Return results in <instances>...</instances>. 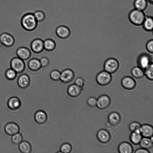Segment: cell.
Listing matches in <instances>:
<instances>
[{
    "instance_id": "cell-10",
    "label": "cell",
    "mask_w": 153,
    "mask_h": 153,
    "mask_svg": "<svg viewBox=\"0 0 153 153\" xmlns=\"http://www.w3.org/2000/svg\"><path fill=\"white\" fill-rule=\"evenodd\" d=\"M111 102V100L109 96L105 94L102 95L97 99L96 106L100 110H105L108 107Z\"/></svg>"
},
{
    "instance_id": "cell-39",
    "label": "cell",
    "mask_w": 153,
    "mask_h": 153,
    "mask_svg": "<svg viewBox=\"0 0 153 153\" xmlns=\"http://www.w3.org/2000/svg\"><path fill=\"white\" fill-rule=\"evenodd\" d=\"M39 59L40 60L42 68H46L50 64V60L49 59L45 56H43Z\"/></svg>"
},
{
    "instance_id": "cell-30",
    "label": "cell",
    "mask_w": 153,
    "mask_h": 153,
    "mask_svg": "<svg viewBox=\"0 0 153 153\" xmlns=\"http://www.w3.org/2000/svg\"><path fill=\"white\" fill-rule=\"evenodd\" d=\"M132 75L137 79L143 78L144 75V70L139 66L134 67L131 70Z\"/></svg>"
},
{
    "instance_id": "cell-27",
    "label": "cell",
    "mask_w": 153,
    "mask_h": 153,
    "mask_svg": "<svg viewBox=\"0 0 153 153\" xmlns=\"http://www.w3.org/2000/svg\"><path fill=\"white\" fill-rule=\"evenodd\" d=\"M19 149L22 153H30L31 152L32 148L30 143L27 141H22L19 145Z\"/></svg>"
},
{
    "instance_id": "cell-35",
    "label": "cell",
    "mask_w": 153,
    "mask_h": 153,
    "mask_svg": "<svg viewBox=\"0 0 153 153\" xmlns=\"http://www.w3.org/2000/svg\"><path fill=\"white\" fill-rule=\"evenodd\" d=\"M12 136L11 141L15 145H19L22 141V136L21 134L19 133Z\"/></svg>"
},
{
    "instance_id": "cell-43",
    "label": "cell",
    "mask_w": 153,
    "mask_h": 153,
    "mask_svg": "<svg viewBox=\"0 0 153 153\" xmlns=\"http://www.w3.org/2000/svg\"><path fill=\"white\" fill-rule=\"evenodd\" d=\"M105 126L106 128L108 129H111L113 126L108 122L106 123L105 124Z\"/></svg>"
},
{
    "instance_id": "cell-42",
    "label": "cell",
    "mask_w": 153,
    "mask_h": 153,
    "mask_svg": "<svg viewBox=\"0 0 153 153\" xmlns=\"http://www.w3.org/2000/svg\"><path fill=\"white\" fill-rule=\"evenodd\" d=\"M134 152L135 153H149L150 152L148 150L141 147L136 149Z\"/></svg>"
},
{
    "instance_id": "cell-1",
    "label": "cell",
    "mask_w": 153,
    "mask_h": 153,
    "mask_svg": "<svg viewBox=\"0 0 153 153\" xmlns=\"http://www.w3.org/2000/svg\"><path fill=\"white\" fill-rule=\"evenodd\" d=\"M38 22L36 19L33 13H28L22 16L21 24L23 28L28 32H32L38 27Z\"/></svg>"
},
{
    "instance_id": "cell-19",
    "label": "cell",
    "mask_w": 153,
    "mask_h": 153,
    "mask_svg": "<svg viewBox=\"0 0 153 153\" xmlns=\"http://www.w3.org/2000/svg\"><path fill=\"white\" fill-rule=\"evenodd\" d=\"M21 102L17 97H13L10 98L7 102L8 108L11 110L15 111L19 109L21 106Z\"/></svg>"
},
{
    "instance_id": "cell-16",
    "label": "cell",
    "mask_w": 153,
    "mask_h": 153,
    "mask_svg": "<svg viewBox=\"0 0 153 153\" xmlns=\"http://www.w3.org/2000/svg\"><path fill=\"white\" fill-rule=\"evenodd\" d=\"M4 130L5 133L8 135H13L19 132L20 128L19 126L16 123L10 122L5 126Z\"/></svg>"
},
{
    "instance_id": "cell-22",
    "label": "cell",
    "mask_w": 153,
    "mask_h": 153,
    "mask_svg": "<svg viewBox=\"0 0 153 153\" xmlns=\"http://www.w3.org/2000/svg\"><path fill=\"white\" fill-rule=\"evenodd\" d=\"M108 122L113 126L118 125L120 122L121 117L118 112L113 111L110 113L108 117Z\"/></svg>"
},
{
    "instance_id": "cell-29",
    "label": "cell",
    "mask_w": 153,
    "mask_h": 153,
    "mask_svg": "<svg viewBox=\"0 0 153 153\" xmlns=\"http://www.w3.org/2000/svg\"><path fill=\"white\" fill-rule=\"evenodd\" d=\"M144 29L146 31H150L153 28V20L151 16H146L142 24Z\"/></svg>"
},
{
    "instance_id": "cell-2",
    "label": "cell",
    "mask_w": 153,
    "mask_h": 153,
    "mask_svg": "<svg viewBox=\"0 0 153 153\" xmlns=\"http://www.w3.org/2000/svg\"><path fill=\"white\" fill-rule=\"evenodd\" d=\"M146 16L143 11L135 8L131 11L128 16L130 22L133 25L138 26L142 25Z\"/></svg>"
},
{
    "instance_id": "cell-40",
    "label": "cell",
    "mask_w": 153,
    "mask_h": 153,
    "mask_svg": "<svg viewBox=\"0 0 153 153\" xmlns=\"http://www.w3.org/2000/svg\"><path fill=\"white\" fill-rule=\"evenodd\" d=\"M97 99L94 97H91L87 100V103L90 107L94 108L96 106Z\"/></svg>"
},
{
    "instance_id": "cell-37",
    "label": "cell",
    "mask_w": 153,
    "mask_h": 153,
    "mask_svg": "<svg viewBox=\"0 0 153 153\" xmlns=\"http://www.w3.org/2000/svg\"><path fill=\"white\" fill-rule=\"evenodd\" d=\"M141 126L140 124L137 122L134 121L131 122L129 125L128 128L131 132L140 130Z\"/></svg>"
},
{
    "instance_id": "cell-45",
    "label": "cell",
    "mask_w": 153,
    "mask_h": 153,
    "mask_svg": "<svg viewBox=\"0 0 153 153\" xmlns=\"http://www.w3.org/2000/svg\"><path fill=\"white\" fill-rule=\"evenodd\" d=\"M3 46L0 40V48H1Z\"/></svg>"
},
{
    "instance_id": "cell-25",
    "label": "cell",
    "mask_w": 153,
    "mask_h": 153,
    "mask_svg": "<svg viewBox=\"0 0 153 153\" xmlns=\"http://www.w3.org/2000/svg\"><path fill=\"white\" fill-rule=\"evenodd\" d=\"M44 50L48 51L54 50L56 45L55 41L51 38H48L43 40Z\"/></svg>"
},
{
    "instance_id": "cell-23",
    "label": "cell",
    "mask_w": 153,
    "mask_h": 153,
    "mask_svg": "<svg viewBox=\"0 0 153 153\" xmlns=\"http://www.w3.org/2000/svg\"><path fill=\"white\" fill-rule=\"evenodd\" d=\"M118 150L120 153H132L133 152L132 146L129 143L126 142L121 143L118 146Z\"/></svg>"
},
{
    "instance_id": "cell-12",
    "label": "cell",
    "mask_w": 153,
    "mask_h": 153,
    "mask_svg": "<svg viewBox=\"0 0 153 153\" xmlns=\"http://www.w3.org/2000/svg\"><path fill=\"white\" fill-rule=\"evenodd\" d=\"M31 79L28 74H23L20 75L17 79V84L20 88L25 89L30 86Z\"/></svg>"
},
{
    "instance_id": "cell-18",
    "label": "cell",
    "mask_w": 153,
    "mask_h": 153,
    "mask_svg": "<svg viewBox=\"0 0 153 153\" xmlns=\"http://www.w3.org/2000/svg\"><path fill=\"white\" fill-rule=\"evenodd\" d=\"M48 118L47 113L42 110L38 111L34 115V119L35 122L39 125L45 123L47 121Z\"/></svg>"
},
{
    "instance_id": "cell-38",
    "label": "cell",
    "mask_w": 153,
    "mask_h": 153,
    "mask_svg": "<svg viewBox=\"0 0 153 153\" xmlns=\"http://www.w3.org/2000/svg\"><path fill=\"white\" fill-rule=\"evenodd\" d=\"M75 79L74 83L80 87L83 91L85 86V81L84 79L81 76L77 77Z\"/></svg>"
},
{
    "instance_id": "cell-32",
    "label": "cell",
    "mask_w": 153,
    "mask_h": 153,
    "mask_svg": "<svg viewBox=\"0 0 153 153\" xmlns=\"http://www.w3.org/2000/svg\"><path fill=\"white\" fill-rule=\"evenodd\" d=\"M33 14L38 22H41L45 20L46 18L45 14L44 12L41 10L35 11Z\"/></svg>"
},
{
    "instance_id": "cell-41",
    "label": "cell",
    "mask_w": 153,
    "mask_h": 153,
    "mask_svg": "<svg viewBox=\"0 0 153 153\" xmlns=\"http://www.w3.org/2000/svg\"><path fill=\"white\" fill-rule=\"evenodd\" d=\"M146 47L147 50L150 53L153 52V40L152 39L149 40L147 43Z\"/></svg>"
},
{
    "instance_id": "cell-21",
    "label": "cell",
    "mask_w": 153,
    "mask_h": 153,
    "mask_svg": "<svg viewBox=\"0 0 153 153\" xmlns=\"http://www.w3.org/2000/svg\"><path fill=\"white\" fill-rule=\"evenodd\" d=\"M140 131L143 137L150 138L153 136V127L149 124H143L141 125Z\"/></svg>"
},
{
    "instance_id": "cell-11",
    "label": "cell",
    "mask_w": 153,
    "mask_h": 153,
    "mask_svg": "<svg viewBox=\"0 0 153 153\" xmlns=\"http://www.w3.org/2000/svg\"><path fill=\"white\" fill-rule=\"evenodd\" d=\"M55 33L59 38L65 39L70 36L71 31L70 28L67 26L61 25L57 27L55 30Z\"/></svg>"
},
{
    "instance_id": "cell-14",
    "label": "cell",
    "mask_w": 153,
    "mask_h": 153,
    "mask_svg": "<svg viewBox=\"0 0 153 153\" xmlns=\"http://www.w3.org/2000/svg\"><path fill=\"white\" fill-rule=\"evenodd\" d=\"M121 84L122 87L127 90H131L136 87V83L135 80L130 76H126L122 79Z\"/></svg>"
},
{
    "instance_id": "cell-17",
    "label": "cell",
    "mask_w": 153,
    "mask_h": 153,
    "mask_svg": "<svg viewBox=\"0 0 153 153\" xmlns=\"http://www.w3.org/2000/svg\"><path fill=\"white\" fill-rule=\"evenodd\" d=\"M82 88L75 83L70 85L67 89V92L68 95L73 98L79 97L81 94Z\"/></svg>"
},
{
    "instance_id": "cell-34",
    "label": "cell",
    "mask_w": 153,
    "mask_h": 153,
    "mask_svg": "<svg viewBox=\"0 0 153 153\" xmlns=\"http://www.w3.org/2000/svg\"><path fill=\"white\" fill-rule=\"evenodd\" d=\"M61 72L56 69H52L50 73V76L52 80L58 81L60 80Z\"/></svg>"
},
{
    "instance_id": "cell-6",
    "label": "cell",
    "mask_w": 153,
    "mask_h": 153,
    "mask_svg": "<svg viewBox=\"0 0 153 153\" xmlns=\"http://www.w3.org/2000/svg\"><path fill=\"white\" fill-rule=\"evenodd\" d=\"M75 77L74 71L69 68H65L61 71L60 80L64 84H68L73 81Z\"/></svg>"
},
{
    "instance_id": "cell-33",
    "label": "cell",
    "mask_w": 153,
    "mask_h": 153,
    "mask_svg": "<svg viewBox=\"0 0 153 153\" xmlns=\"http://www.w3.org/2000/svg\"><path fill=\"white\" fill-rule=\"evenodd\" d=\"M144 75L149 80H153V64L152 63L148 67L144 70Z\"/></svg>"
},
{
    "instance_id": "cell-28",
    "label": "cell",
    "mask_w": 153,
    "mask_h": 153,
    "mask_svg": "<svg viewBox=\"0 0 153 153\" xmlns=\"http://www.w3.org/2000/svg\"><path fill=\"white\" fill-rule=\"evenodd\" d=\"M134 6L135 9L144 11L148 7V1L147 0H134Z\"/></svg>"
},
{
    "instance_id": "cell-5",
    "label": "cell",
    "mask_w": 153,
    "mask_h": 153,
    "mask_svg": "<svg viewBox=\"0 0 153 153\" xmlns=\"http://www.w3.org/2000/svg\"><path fill=\"white\" fill-rule=\"evenodd\" d=\"M119 67V64L116 59L111 58L107 59L105 62L104 70L111 74L115 73L117 71Z\"/></svg>"
},
{
    "instance_id": "cell-4",
    "label": "cell",
    "mask_w": 153,
    "mask_h": 153,
    "mask_svg": "<svg viewBox=\"0 0 153 153\" xmlns=\"http://www.w3.org/2000/svg\"><path fill=\"white\" fill-rule=\"evenodd\" d=\"M112 80V76L111 74L105 70L98 73L96 77L97 82L102 86L108 85L111 82Z\"/></svg>"
},
{
    "instance_id": "cell-36",
    "label": "cell",
    "mask_w": 153,
    "mask_h": 153,
    "mask_svg": "<svg viewBox=\"0 0 153 153\" xmlns=\"http://www.w3.org/2000/svg\"><path fill=\"white\" fill-rule=\"evenodd\" d=\"M72 146L68 143H64L60 147V151L62 153H70L72 150Z\"/></svg>"
},
{
    "instance_id": "cell-26",
    "label": "cell",
    "mask_w": 153,
    "mask_h": 153,
    "mask_svg": "<svg viewBox=\"0 0 153 153\" xmlns=\"http://www.w3.org/2000/svg\"><path fill=\"white\" fill-rule=\"evenodd\" d=\"M153 137L150 138L142 137L139 144L142 148L148 150L153 147Z\"/></svg>"
},
{
    "instance_id": "cell-9",
    "label": "cell",
    "mask_w": 153,
    "mask_h": 153,
    "mask_svg": "<svg viewBox=\"0 0 153 153\" xmlns=\"http://www.w3.org/2000/svg\"><path fill=\"white\" fill-rule=\"evenodd\" d=\"M0 40L3 46L7 48L13 46L15 43L14 37L7 33H3L0 35Z\"/></svg>"
},
{
    "instance_id": "cell-8",
    "label": "cell",
    "mask_w": 153,
    "mask_h": 153,
    "mask_svg": "<svg viewBox=\"0 0 153 153\" xmlns=\"http://www.w3.org/2000/svg\"><path fill=\"white\" fill-rule=\"evenodd\" d=\"M30 48L33 53H42L44 50L43 40L39 38H35L30 43Z\"/></svg>"
},
{
    "instance_id": "cell-44",
    "label": "cell",
    "mask_w": 153,
    "mask_h": 153,
    "mask_svg": "<svg viewBox=\"0 0 153 153\" xmlns=\"http://www.w3.org/2000/svg\"><path fill=\"white\" fill-rule=\"evenodd\" d=\"M147 1L152 4L153 3V0H147Z\"/></svg>"
},
{
    "instance_id": "cell-20",
    "label": "cell",
    "mask_w": 153,
    "mask_h": 153,
    "mask_svg": "<svg viewBox=\"0 0 153 153\" xmlns=\"http://www.w3.org/2000/svg\"><path fill=\"white\" fill-rule=\"evenodd\" d=\"M27 67L29 70L32 71H37L42 68L39 59L36 57L32 58L28 61Z\"/></svg>"
},
{
    "instance_id": "cell-15",
    "label": "cell",
    "mask_w": 153,
    "mask_h": 153,
    "mask_svg": "<svg viewBox=\"0 0 153 153\" xmlns=\"http://www.w3.org/2000/svg\"><path fill=\"white\" fill-rule=\"evenodd\" d=\"M16 53L18 57L24 61L29 59L31 56L30 50L25 47H21L18 48L16 50Z\"/></svg>"
},
{
    "instance_id": "cell-24",
    "label": "cell",
    "mask_w": 153,
    "mask_h": 153,
    "mask_svg": "<svg viewBox=\"0 0 153 153\" xmlns=\"http://www.w3.org/2000/svg\"><path fill=\"white\" fill-rule=\"evenodd\" d=\"M142 137L139 130L131 132L130 135L129 139L132 143L137 145L139 144Z\"/></svg>"
},
{
    "instance_id": "cell-3",
    "label": "cell",
    "mask_w": 153,
    "mask_h": 153,
    "mask_svg": "<svg viewBox=\"0 0 153 153\" xmlns=\"http://www.w3.org/2000/svg\"><path fill=\"white\" fill-rule=\"evenodd\" d=\"M10 68L14 70L17 74H21L25 70L26 65L24 61L19 57L13 58L10 63Z\"/></svg>"
},
{
    "instance_id": "cell-13",
    "label": "cell",
    "mask_w": 153,
    "mask_h": 153,
    "mask_svg": "<svg viewBox=\"0 0 153 153\" xmlns=\"http://www.w3.org/2000/svg\"><path fill=\"white\" fill-rule=\"evenodd\" d=\"M97 137L98 140L103 144L108 143L111 139L110 133L107 130L104 129L98 131L97 134Z\"/></svg>"
},
{
    "instance_id": "cell-31",
    "label": "cell",
    "mask_w": 153,
    "mask_h": 153,
    "mask_svg": "<svg viewBox=\"0 0 153 153\" xmlns=\"http://www.w3.org/2000/svg\"><path fill=\"white\" fill-rule=\"evenodd\" d=\"M17 74L16 71L10 68L6 70L5 73V76L7 79L12 80L16 79Z\"/></svg>"
},
{
    "instance_id": "cell-7",
    "label": "cell",
    "mask_w": 153,
    "mask_h": 153,
    "mask_svg": "<svg viewBox=\"0 0 153 153\" xmlns=\"http://www.w3.org/2000/svg\"><path fill=\"white\" fill-rule=\"evenodd\" d=\"M138 66L144 70L152 63L151 56L146 53H143L140 55L137 59Z\"/></svg>"
}]
</instances>
